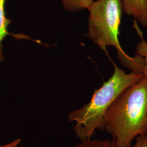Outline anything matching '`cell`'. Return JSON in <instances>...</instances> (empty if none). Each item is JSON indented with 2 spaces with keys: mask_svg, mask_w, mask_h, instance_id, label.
Returning <instances> with one entry per match:
<instances>
[{
  "mask_svg": "<svg viewBox=\"0 0 147 147\" xmlns=\"http://www.w3.org/2000/svg\"><path fill=\"white\" fill-rule=\"evenodd\" d=\"M100 131L112 137L115 147H131L147 134V78L125 89L105 112Z\"/></svg>",
  "mask_w": 147,
  "mask_h": 147,
  "instance_id": "6da1fadb",
  "label": "cell"
},
{
  "mask_svg": "<svg viewBox=\"0 0 147 147\" xmlns=\"http://www.w3.org/2000/svg\"><path fill=\"white\" fill-rule=\"evenodd\" d=\"M113 65L112 76L95 90L89 102L69 115L68 121L76 122L73 131L81 142L90 140L96 130H100L103 117L113 102L125 89L144 77L141 73H126L116 64Z\"/></svg>",
  "mask_w": 147,
  "mask_h": 147,
  "instance_id": "7a4b0ae2",
  "label": "cell"
},
{
  "mask_svg": "<svg viewBox=\"0 0 147 147\" xmlns=\"http://www.w3.org/2000/svg\"><path fill=\"white\" fill-rule=\"evenodd\" d=\"M89 12L88 36L105 53L107 47L116 49L122 66L131 71L142 73L144 61L140 56L128 55L119 40V27L123 13L121 0H96L87 9Z\"/></svg>",
  "mask_w": 147,
  "mask_h": 147,
  "instance_id": "3957f363",
  "label": "cell"
},
{
  "mask_svg": "<svg viewBox=\"0 0 147 147\" xmlns=\"http://www.w3.org/2000/svg\"><path fill=\"white\" fill-rule=\"evenodd\" d=\"M123 11L143 27H147V0H121Z\"/></svg>",
  "mask_w": 147,
  "mask_h": 147,
  "instance_id": "277c9868",
  "label": "cell"
},
{
  "mask_svg": "<svg viewBox=\"0 0 147 147\" xmlns=\"http://www.w3.org/2000/svg\"><path fill=\"white\" fill-rule=\"evenodd\" d=\"M6 0H0V62L3 59L2 42L7 35H11L8 31V26L11 23V19L7 18L5 11Z\"/></svg>",
  "mask_w": 147,
  "mask_h": 147,
  "instance_id": "5b68a950",
  "label": "cell"
},
{
  "mask_svg": "<svg viewBox=\"0 0 147 147\" xmlns=\"http://www.w3.org/2000/svg\"><path fill=\"white\" fill-rule=\"evenodd\" d=\"M134 26L141 39V41L137 45L136 55L142 57L144 61V68L142 73L147 78V42L143 37L142 31L139 29L137 25V22L135 20Z\"/></svg>",
  "mask_w": 147,
  "mask_h": 147,
  "instance_id": "8992f818",
  "label": "cell"
},
{
  "mask_svg": "<svg viewBox=\"0 0 147 147\" xmlns=\"http://www.w3.org/2000/svg\"><path fill=\"white\" fill-rule=\"evenodd\" d=\"M63 7L69 11H79L88 9L93 0H61Z\"/></svg>",
  "mask_w": 147,
  "mask_h": 147,
  "instance_id": "52a82bcc",
  "label": "cell"
},
{
  "mask_svg": "<svg viewBox=\"0 0 147 147\" xmlns=\"http://www.w3.org/2000/svg\"><path fill=\"white\" fill-rule=\"evenodd\" d=\"M112 141L109 140H87L72 147H111Z\"/></svg>",
  "mask_w": 147,
  "mask_h": 147,
  "instance_id": "ba28073f",
  "label": "cell"
},
{
  "mask_svg": "<svg viewBox=\"0 0 147 147\" xmlns=\"http://www.w3.org/2000/svg\"><path fill=\"white\" fill-rule=\"evenodd\" d=\"M135 140V143L131 147H147V134L143 136L137 137ZM111 147H115L113 142Z\"/></svg>",
  "mask_w": 147,
  "mask_h": 147,
  "instance_id": "9c48e42d",
  "label": "cell"
},
{
  "mask_svg": "<svg viewBox=\"0 0 147 147\" xmlns=\"http://www.w3.org/2000/svg\"><path fill=\"white\" fill-rule=\"evenodd\" d=\"M20 141H21L20 139L18 138V139H16V140L13 141V142H10L8 144H6L5 145H1V146H0V147H18V146L20 144Z\"/></svg>",
  "mask_w": 147,
  "mask_h": 147,
  "instance_id": "30bf717a",
  "label": "cell"
}]
</instances>
